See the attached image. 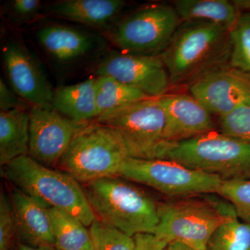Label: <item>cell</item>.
<instances>
[{
    "label": "cell",
    "instance_id": "9",
    "mask_svg": "<svg viewBox=\"0 0 250 250\" xmlns=\"http://www.w3.org/2000/svg\"><path fill=\"white\" fill-rule=\"evenodd\" d=\"M118 176L179 198L217 193L223 182L217 176L189 168L170 159L128 157Z\"/></svg>",
    "mask_w": 250,
    "mask_h": 250
},
{
    "label": "cell",
    "instance_id": "22",
    "mask_svg": "<svg viewBox=\"0 0 250 250\" xmlns=\"http://www.w3.org/2000/svg\"><path fill=\"white\" fill-rule=\"evenodd\" d=\"M149 98L142 92L113 77H96V101L99 117Z\"/></svg>",
    "mask_w": 250,
    "mask_h": 250
},
{
    "label": "cell",
    "instance_id": "2",
    "mask_svg": "<svg viewBox=\"0 0 250 250\" xmlns=\"http://www.w3.org/2000/svg\"><path fill=\"white\" fill-rule=\"evenodd\" d=\"M1 172L24 193L49 208L76 217L86 227L96 219L80 182L62 171L53 170L27 155L2 166Z\"/></svg>",
    "mask_w": 250,
    "mask_h": 250
},
{
    "label": "cell",
    "instance_id": "20",
    "mask_svg": "<svg viewBox=\"0 0 250 250\" xmlns=\"http://www.w3.org/2000/svg\"><path fill=\"white\" fill-rule=\"evenodd\" d=\"M172 5L182 22L214 23L229 29L241 14L228 0H176Z\"/></svg>",
    "mask_w": 250,
    "mask_h": 250
},
{
    "label": "cell",
    "instance_id": "3",
    "mask_svg": "<svg viewBox=\"0 0 250 250\" xmlns=\"http://www.w3.org/2000/svg\"><path fill=\"white\" fill-rule=\"evenodd\" d=\"M97 219L128 236L154 233L159 223L158 204L129 182L117 177L83 184Z\"/></svg>",
    "mask_w": 250,
    "mask_h": 250
},
{
    "label": "cell",
    "instance_id": "34",
    "mask_svg": "<svg viewBox=\"0 0 250 250\" xmlns=\"http://www.w3.org/2000/svg\"><path fill=\"white\" fill-rule=\"evenodd\" d=\"M17 250H57L52 246H31L24 243H19L17 246Z\"/></svg>",
    "mask_w": 250,
    "mask_h": 250
},
{
    "label": "cell",
    "instance_id": "6",
    "mask_svg": "<svg viewBox=\"0 0 250 250\" xmlns=\"http://www.w3.org/2000/svg\"><path fill=\"white\" fill-rule=\"evenodd\" d=\"M165 159L223 180L250 178V143L215 131L172 144Z\"/></svg>",
    "mask_w": 250,
    "mask_h": 250
},
{
    "label": "cell",
    "instance_id": "29",
    "mask_svg": "<svg viewBox=\"0 0 250 250\" xmlns=\"http://www.w3.org/2000/svg\"><path fill=\"white\" fill-rule=\"evenodd\" d=\"M16 235V223L11 199L0 193V250H11Z\"/></svg>",
    "mask_w": 250,
    "mask_h": 250
},
{
    "label": "cell",
    "instance_id": "8",
    "mask_svg": "<svg viewBox=\"0 0 250 250\" xmlns=\"http://www.w3.org/2000/svg\"><path fill=\"white\" fill-rule=\"evenodd\" d=\"M95 121L116 131L129 157L165 159L172 145L165 139V114L159 98L141 100Z\"/></svg>",
    "mask_w": 250,
    "mask_h": 250
},
{
    "label": "cell",
    "instance_id": "1",
    "mask_svg": "<svg viewBox=\"0 0 250 250\" xmlns=\"http://www.w3.org/2000/svg\"><path fill=\"white\" fill-rule=\"evenodd\" d=\"M230 29L205 22H182L161 54L172 85L190 83L225 64L229 57Z\"/></svg>",
    "mask_w": 250,
    "mask_h": 250
},
{
    "label": "cell",
    "instance_id": "11",
    "mask_svg": "<svg viewBox=\"0 0 250 250\" xmlns=\"http://www.w3.org/2000/svg\"><path fill=\"white\" fill-rule=\"evenodd\" d=\"M89 123L72 121L52 106H31L29 156L47 167L58 166L75 136Z\"/></svg>",
    "mask_w": 250,
    "mask_h": 250
},
{
    "label": "cell",
    "instance_id": "23",
    "mask_svg": "<svg viewBox=\"0 0 250 250\" xmlns=\"http://www.w3.org/2000/svg\"><path fill=\"white\" fill-rule=\"evenodd\" d=\"M207 250H250V223L232 217L213 232Z\"/></svg>",
    "mask_w": 250,
    "mask_h": 250
},
{
    "label": "cell",
    "instance_id": "25",
    "mask_svg": "<svg viewBox=\"0 0 250 250\" xmlns=\"http://www.w3.org/2000/svg\"><path fill=\"white\" fill-rule=\"evenodd\" d=\"M93 250H134L133 237L95 219L90 226Z\"/></svg>",
    "mask_w": 250,
    "mask_h": 250
},
{
    "label": "cell",
    "instance_id": "10",
    "mask_svg": "<svg viewBox=\"0 0 250 250\" xmlns=\"http://www.w3.org/2000/svg\"><path fill=\"white\" fill-rule=\"evenodd\" d=\"M95 74L97 77H113L152 98L164 96L172 86L161 55L125 53L114 49L103 55Z\"/></svg>",
    "mask_w": 250,
    "mask_h": 250
},
{
    "label": "cell",
    "instance_id": "19",
    "mask_svg": "<svg viewBox=\"0 0 250 250\" xmlns=\"http://www.w3.org/2000/svg\"><path fill=\"white\" fill-rule=\"evenodd\" d=\"M29 108L0 111V164L29 155Z\"/></svg>",
    "mask_w": 250,
    "mask_h": 250
},
{
    "label": "cell",
    "instance_id": "28",
    "mask_svg": "<svg viewBox=\"0 0 250 250\" xmlns=\"http://www.w3.org/2000/svg\"><path fill=\"white\" fill-rule=\"evenodd\" d=\"M45 8L39 0H13L6 4L5 15L10 22L22 25L43 15Z\"/></svg>",
    "mask_w": 250,
    "mask_h": 250
},
{
    "label": "cell",
    "instance_id": "4",
    "mask_svg": "<svg viewBox=\"0 0 250 250\" xmlns=\"http://www.w3.org/2000/svg\"><path fill=\"white\" fill-rule=\"evenodd\" d=\"M212 194L204 198L183 197L158 204L159 223L154 234L169 243L180 242L197 250H207L215 230L237 215L231 203Z\"/></svg>",
    "mask_w": 250,
    "mask_h": 250
},
{
    "label": "cell",
    "instance_id": "15",
    "mask_svg": "<svg viewBox=\"0 0 250 250\" xmlns=\"http://www.w3.org/2000/svg\"><path fill=\"white\" fill-rule=\"evenodd\" d=\"M159 99L167 142L174 144L215 131L211 113L190 94L167 93Z\"/></svg>",
    "mask_w": 250,
    "mask_h": 250
},
{
    "label": "cell",
    "instance_id": "21",
    "mask_svg": "<svg viewBox=\"0 0 250 250\" xmlns=\"http://www.w3.org/2000/svg\"><path fill=\"white\" fill-rule=\"evenodd\" d=\"M49 212L56 249L93 250L89 230L78 218L57 208Z\"/></svg>",
    "mask_w": 250,
    "mask_h": 250
},
{
    "label": "cell",
    "instance_id": "5",
    "mask_svg": "<svg viewBox=\"0 0 250 250\" xmlns=\"http://www.w3.org/2000/svg\"><path fill=\"white\" fill-rule=\"evenodd\" d=\"M128 157L116 131L93 121L77 134L58 166L62 172L85 184L118 176Z\"/></svg>",
    "mask_w": 250,
    "mask_h": 250
},
{
    "label": "cell",
    "instance_id": "14",
    "mask_svg": "<svg viewBox=\"0 0 250 250\" xmlns=\"http://www.w3.org/2000/svg\"><path fill=\"white\" fill-rule=\"evenodd\" d=\"M95 32L50 24L36 31L38 44L47 57L62 65L76 63L104 51L106 39Z\"/></svg>",
    "mask_w": 250,
    "mask_h": 250
},
{
    "label": "cell",
    "instance_id": "16",
    "mask_svg": "<svg viewBox=\"0 0 250 250\" xmlns=\"http://www.w3.org/2000/svg\"><path fill=\"white\" fill-rule=\"evenodd\" d=\"M11 201L16 235L29 246L54 247L49 207L15 188Z\"/></svg>",
    "mask_w": 250,
    "mask_h": 250
},
{
    "label": "cell",
    "instance_id": "30",
    "mask_svg": "<svg viewBox=\"0 0 250 250\" xmlns=\"http://www.w3.org/2000/svg\"><path fill=\"white\" fill-rule=\"evenodd\" d=\"M31 105L22 100L14 90L10 89L4 80H0V111L19 108H29Z\"/></svg>",
    "mask_w": 250,
    "mask_h": 250
},
{
    "label": "cell",
    "instance_id": "26",
    "mask_svg": "<svg viewBox=\"0 0 250 250\" xmlns=\"http://www.w3.org/2000/svg\"><path fill=\"white\" fill-rule=\"evenodd\" d=\"M216 194L232 205L238 218L250 223V178L223 180Z\"/></svg>",
    "mask_w": 250,
    "mask_h": 250
},
{
    "label": "cell",
    "instance_id": "13",
    "mask_svg": "<svg viewBox=\"0 0 250 250\" xmlns=\"http://www.w3.org/2000/svg\"><path fill=\"white\" fill-rule=\"evenodd\" d=\"M1 56L5 72L15 93L31 106H51L54 90L24 42L18 39L5 41Z\"/></svg>",
    "mask_w": 250,
    "mask_h": 250
},
{
    "label": "cell",
    "instance_id": "32",
    "mask_svg": "<svg viewBox=\"0 0 250 250\" xmlns=\"http://www.w3.org/2000/svg\"><path fill=\"white\" fill-rule=\"evenodd\" d=\"M232 2L240 14L241 11L250 13V0H233Z\"/></svg>",
    "mask_w": 250,
    "mask_h": 250
},
{
    "label": "cell",
    "instance_id": "35",
    "mask_svg": "<svg viewBox=\"0 0 250 250\" xmlns=\"http://www.w3.org/2000/svg\"></svg>",
    "mask_w": 250,
    "mask_h": 250
},
{
    "label": "cell",
    "instance_id": "31",
    "mask_svg": "<svg viewBox=\"0 0 250 250\" xmlns=\"http://www.w3.org/2000/svg\"><path fill=\"white\" fill-rule=\"evenodd\" d=\"M134 250H166L169 243L154 233H138L133 237Z\"/></svg>",
    "mask_w": 250,
    "mask_h": 250
},
{
    "label": "cell",
    "instance_id": "7",
    "mask_svg": "<svg viewBox=\"0 0 250 250\" xmlns=\"http://www.w3.org/2000/svg\"><path fill=\"white\" fill-rule=\"evenodd\" d=\"M181 23L172 5L148 4L120 18L104 36L120 52L161 55Z\"/></svg>",
    "mask_w": 250,
    "mask_h": 250
},
{
    "label": "cell",
    "instance_id": "24",
    "mask_svg": "<svg viewBox=\"0 0 250 250\" xmlns=\"http://www.w3.org/2000/svg\"><path fill=\"white\" fill-rule=\"evenodd\" d=\"M229 45V64L250 75V13L240 14L230 29Z\"/></svg>",
    "mask_w": 250,
    "mask_h": 250
},
{
    "label": "cell",
    "instance_id": "27",
    "mask_svg": "<svg viewBox=\"0 0 250 250\" xmlns=\"http://www.w3.org/2000/svg\"><path fill=\"white\" fill-rule=\"evenodd\" d=\"M220 132L250 143V105L219 118Z\"/></svg>",
    "mask_w": 250,
    "mask_h": 250
},
{
    "label": "cell",
    "instance_id": "33",
    "mask_svg": "<svg viewBox=\"0 0 250 250\" xmlns=\"http://www.w3.org/2000/svg\"><path fill=\"white\" fill-rule=\"evenodd\" d=\"M166 250H197L196 248H192L190 246H188L184 243H180V242H172L168 244L166 248Z\"/></svg>",
    "mask_w": 250,
    "mask_h": 250
},
{
    "label": "cell",
    "instance_id": "17",
    "mask_svg": "<svg viewBox=\"0 0 250 250\" xmlns=\"http://www.w3.org/2000/svg\"><path fill=\"white\" fill-rule=\"evenodd\" d=\"M126 5L123 0H62L45 6L44 14L104 32L122 17Z\"/></svg>",
    "mask_w": 250,
    "mask_h": 250
},
{
    "label": "cell",
    "instance_id": "12",
    "mask_svg": "<svg viewBox=\"0 0 250 250\" xmlns=\"http://www.w3.org/2000/svg\"><path fill=\"white\" fill-rule=\"evenodd\" d=\"M188 90L219 118L250 105V75L229 64H222L197 77L189 83Z\"/></svg>",
    "mask_w": 250,
    "mask_h": 250
},
{
    "label": "cell",
    "instance_id": "18",
    "mask_svg": "<svg viewBox=\"0 0 250 250\" xmlns=\"http://www.w3.org/2000/svg\"><path fill=\"white\" fill-rule=\"evenodd\" d=\"M51 106L62 116L77 123L96 121L99 116L96 77L57 88L54 91Z\"/></svg>",
    "mask_w": 250,
    "mask_h": 250
}]
</instances>
